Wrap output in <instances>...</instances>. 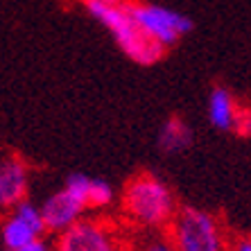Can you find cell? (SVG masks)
Returning a JSON list of instances; mask_svg holds the SVG:
<instances>
[{
  "label": "cell",
  "mask_w": 251,
  "mask_h": 251,
  "mask_svg": "<svg viewBox=\"0 0 251 251\" xmlns=\"http://www.w3.org/2000/svg\"><path fill=\"white\" fill-rule=\"evenodd\" d=\"M120 206L129 222L147 231H165L179 208L172 188L154 172L131 176L123 188Z\"/></svg>",
  "instance_id": "cell-1"
},
{
  "label": "cell",
  "mask_w": 251,
  "mask_h": 251,
  "mask_svg": "<svg viewBox=\"0 0 251 251\" xmlns=\"http://www.w3.org/2000/svg\"><path fill=\"white\" fill-rule=\"evenodd\" d=\"M77 2L95 23H100L113 36L116 46L131 61L140 66H152L163 57V50L140 34V29L131 21L127 0H77Z\"/></svg>",
  "instance_id": "cell-2"
},
{
  "label": "cell",
  "mask_w": 251,
  "mask_h": 251,
  "mask_svg": "<svg viewBox=\"0 0 251 251\" xmlns=\"http://www.w3.org/2000/svg\"><path fill=\"white\" fill-rule=\"evenodd\" d=\"M165 235L176 251H226L228 238L213 213L199 206H179Z\"/></svg>",
  "instance_id": "cell-3"
},
{
  "label": "cell",
  "mask_w": 251,
  "mask_h": 251,
  "mask_svg": "<svg viewBox=\"0 0 251 251\" xmlns=\"http://www.w3.org/2000/svg\"><path fill=\"white\" fill-rule=\"evenodd\" d=\"M129 16L140 29V34L150 39L154 46L161 50L176 46L186 34L193 29V21L186 14L170 9L163 5H154V2H127Z\"/></svg>",
  "instance_id": "cell-4"
},
{
  "label": "cell",
  "mask_w": 251,
  "mask_h": 251,
  "mask_svg": "<svg viewBox=\"0 0 251 251\" xmlns=\"http://www.w3.org/2000/svg\"><path fill=\"white\" fill-rule=\"evenodd\" d=\"M54 251H131L127 238L102 217H82L59 233Z\"/></svg>",
  "instance_id": "cell-5"
},
{
  "label": "cell",
  "mask_w": 251,
  "mask_h": 251,
  "mask_svg": "<svg viewBox=\"0 0 251 251\" xmlns=\"http://www.w3.org/2000/svg\"><path fill=\"white\" fill-rule=\"evenodd\" d=\"M29 168L16 154H0V208H14L27 197Z\"/></svg>",
  "instance_id": "cell-6"
},
{
  "label": "cell",
  "mask_w": 251,
  "mask_h": 251,
  "mask_svg": "<svg viewBox=\"0 0 251 251\" xmlns=\"http://www.w3.org/2000/svg\"><path fill=\"white\" fill-rule=\"evenodd\" d=\"M84 210H86V206L73 197L66 188H61V190L50 195L41 206L46 231L48 233H64L66 228H70L75 222L82 220Z\"/></svg>",
  "instance_id": "cell-7"
},
{
  "label": "cell",
  "mask_w": 251,
  "mask_h": 251,
  "mask_svg": "<svg viewBox=\"0 0 251 251\" xmlns=\"http://www.w3.org/2000/svg\"><path fill=\"white\" fill-rule=\"evenodd\" d=\"M156 143L163 154H181L193 145V129L183 118L172 116L161 125Z\"/></svg>",
  "instance_id": "cell-8"
},
{
  "label": "cell",
  "mask_w": 251,
  "mask_h": 251,
  "mask_svg": "<svg viewBox=\"0 0 251 251\" xmlns=\"http://www.w3.org/2000/svg\"><path fill=\"white\" fill-rule=\"evenodd\" d=\"M238 111V102L231 91L224 86H215L208 95V120L220 131H233V120Z\"/></svg>",
  "instance_id": "cell-9"
},
{
  "label": "cell",
  "mask_w": 251,
  "mask_h": 251,
  "mask_svg": "<svg viewBox=\"0 0 251 251\" xmlns=\"http://www.w3.org/2000/svg\"><path fill=\"white\" fill-rule=\"evenodd\" d=\"M0 233H2V242H5V247L9 251L21 249V247H25L27 242L36 240V235L32 233V228L25 226V224L21 222L16 215H12V213L5 217V222L0 226Z\"/></svg>",
  "instance_id": "cell-10"
},
{
  "label": "cell",
  "mask_w": 251,
  "mask_h": 251,
  "mask_svg": "<svg viewBox=\"0 0 251 251\" xmlns=\"http://www.w3.org/2000/svg\"><path fill=\"white\" fill-rule=\"evenodd\" d=\"M12 215H16L18 220L25 224V226L32 228V233H34L36 238H43V233H48V231H46V224H43L41 208H39V206H34L32 201H27V199H23L21 204L14 206V208H12Z\"/></svg>",
  "instance_id": "cell-11"
},
{
  "label": "cell",
  "mask_w": 251,
  "mask_h": 251,
  "mask_svg": "<svg viewBox=\"0 0 251 251\" xmlns=\"http://www.w3.org/2000/svg\"><path fill=\"white\" fill-rule=\"evenodd\" d=\"M113 197H116V193L104 179H91V186L86 193V208L102 210L106 206H111Z\"/></svg>",
  "instance_id": "cell-12"
},
{
  "label": "cell",
  "mask_w": 251,
  "mask_h": 251,
  "mask_svg": "<svg viewBox=\"0 0 251 251\" xmlns=\"http://www.w3.org/2000/svg\"><path fill=\"white\" fill-rule=\"evenodd\" d=\"M88 186H91V176H86V175H70L68 179H66V183H64L66 190H68L75 199H79L84 206H86Z\"/></svg>",
  "instance_id": "cell-13"
},
{
  "label": "cell",
  "mask_w": 251,
  "mask_h": 251,
  "mask_svg": "<svg viewBox=\"0 0 251 251\" xmlns=\"http://www.w3.org/2000/svg\"><path fill=\"white\" fill-rule=\"evenodd\" d=\"M233 131L242 138L251 136V106H240L235 111V120H233Z\"/></svg>",
  "instance_id": "cell-14"
},
{
  "label": "cell",
  "mask_w": 251,
  "mask_h": 251,
  "mask_svg": "<svg viewBox=\"0 0 251 251\" xmlns=\"http://www.w3.org/2000/svg\"><path fill=\"white\" fill-rule=\"evenodd\" d=\"M138 251H176V249H175V245L170 242L168 235L161 233V231H156L152 238H147V242L140 247Z\"/></svg>",
  "instance_id": "cell-15"
},
{
  "label": "cell",
  "mask_w": 251,
  "mask_h": 251,
  "mask_svg": "<svg viewBox=\"0 0 251 251\" xmlns=\"http://www.w3.org/2000/svg\"><path fill=\"white\" fill-rule=\"evenodd\" d=\"M226 251H251V233H242L228 240Z\"/></svg>",
  "instance_id": "cell-16"
},
{
  "label": "cell",
  "mask_w": 251,
  "mask_h": 251,
  "mask_svg": "<svg viewBox=\"0 0 251 251\" xmlns=\"http://www.w3.org/2000/svg\"><path fill=\"white\" fill-rule=\"evenodd\" d=\"M14 251H50V247H48L41 238H36V240H32V242H27L25 247H21V249H14Z\"/></svg>",
  "instance_id": "cell-17"
}]
</instances>
